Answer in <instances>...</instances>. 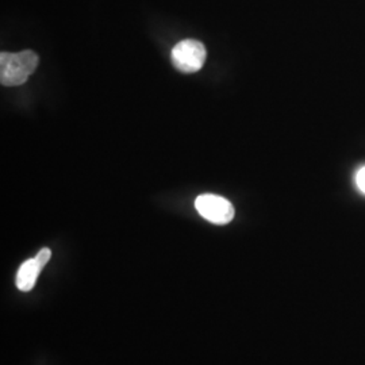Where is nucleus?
<instances>
[{
	"label": "nucleus",
	"instance_id": "obj_1",
	"mask_svg": "<svg viewBox=\"0 0 365 365\" xmlns=\"http://www.w3.org/2000/svg\"><path fill=\"white\" fill-rule=\"evenodd\" d=\"M38 56L33 51L21 53L3 52L0 54V81L4 87H16L26 83L27 78L38 66Z\"/></svg>",
	"mask_w": 365,
	"mask_h": 365
},
{
	"label": "nucleus",
	"instance_id": "obj_2",
	"mask_svg": "<svg viewBox=\"0 0 365 365\" xmlns=\"http://www.w3.org/2000/svg\"><path fill=\"white\" fill-rule=\"evenodd\" d=\"M206 46L196 39H184L176 43L170 53L172 63L182 73H195L206 61Z\"/></svg>",
	"mask_w": 365,
	"mask_h": 365
},
{
	"label": "nucleus",
	"instance_id": "obj_3",
	"mask_svg": "<svg viewBox=\"0 0 365 365\" xmlns=\"http://www.w3.org/2000/svg\"><path fill=\"white\" fill-rule=\"evenodd\" d=\"M195 209L205 220L215 225H226L235 218L233 205L227 199L214 194L197 196Z\"/></svg>",
	"mask_w": 365,
	"mask_h": 365
},
{
	"label": "nucleus",
	"instance_id": "obj_4",
	"mask_svg": "<svg viewBox=\"0 0 365 365\" xmlns=\"http://www.w3.org/2000/svg\"><path fill=\"white\" fill-rule=\"evenodd\" d=\"M41 271H42V267L39 265L38 261L36 260V257L25 261L21 265V268L18 269L16 279H15L18 289H21L24 292L31 291L36 286V282L38 279Z\"/></svg>",
	"mask_w": 365,
	"mask_h": 365
},
{
	"label": "nucleus",
	"instance_id": "obj_5",
	"mask_svg": "<svg viewBox=\"0 0 365 365\" xmlns=\"http://www.w3.org/2000/svg\"><path fill=\"white\" fill-rule=\"evenodd\" d=\"M51 257H52V250L49 248H42L37 253L36 260L38 261V264L42 268H45V265L49 262Z\"/></svg>",
	"mask_w": 365,
	"mask_h": 365
},
{
	"label": "nucleus",
	"instance_id": "obj_6",
	"mask_svg": "<svg viewBox=\"0 0 365 365\" xmlns=\"http://www.w3.org/2000/svg\"><path fill=\"white\" fill-rule=\"evenodd\" d=\"M356 185H357V188L363 194H365V167L357 170V173H356Z\"/></svg>",
	"mask_w": 365,
	"mask_h": 365
}]
</instances>
